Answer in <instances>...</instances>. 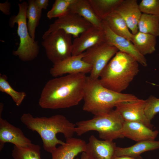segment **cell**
<instances>
[{"instance_id":"obj_1","label":"cell","mask_w":159,"mask_h":159,"mask_svg":"<svg viewBox=\"0 0 159 159\" xmlns=\"http://www.w3.org/2000/svg\"><path fill=\"white\" fill-rule=\"evenodd\" d=\"M85 74H67L49 80L41 93L39 106L44 109H57L78 105L83 99Z\"/></svg>"},{"instance_id":"obj_2","label":"cell","mask_w":159,"mask_h":159,"mask_svg":"<svg viewBox=\"0 0 159 159\" xmlns=\"http://www.w3.org/2000/svg\"><path fill=\"white\" fill-rule=\"evenodd\" d=\"M22 123L29 130L37 132L43 142V147L51 153L57 145L65 142L58 139L57 134L62 133L66 139L72 137L76 125L64 115L57 114L49 117H34L29 113H24L20 117Z\"/></svg>"},{"instance_id":"obj_3","label":"cell","mask_w":159,"mask_h":159,"mask_svg":"<svg viewBox=\"0 0 159 159\" xmlns=\"http://www.w3.org/2000/svg\"><path fill=\"white\" fill-rule=\"evenodd\" d=\"M138 99L133 94L117 92L107 89L102 85L99 79L87 76L82 109L94 116L99 115L110 111L120 102Z\"/></svg>"},{"instance_id":"obj_4","label":"cell","mask_w":159,"mask_h":159,"mask_svg":"<svg viewBox=\"0 0 159 159\" xmlns=\"http://www.w3.org/2000/svg\"><path fill=\"white\" fill-rule=\"evenodd\" d=\"M138 63L130 55L118 51L101 72L100 82L107 88L121 93L138 73Z\"/></svg>"},{"instance_id":"obj_5","label":"cell","mask_w":159,"mask_h":159,"mask_svg":"<svg viewBox=\"0 0 159 159\" xmlns=\"http://www.w3.org/2000/svg\"><path fill=\"white\" fill-rule=\"evenodd\" d=\"M125 121L115 109L107 113L94 116L92 119L76 123L75 133L81 135L91 131H95L103 140L113 141L122 138Z\"/></svg>"},{"instance_id":"obj_6","label":"cell","mask_w":159,"mask_h":159,"mask_svg":"<svg viewBox=\"0 0 159 159\" xmlns=\"http://www.w3.org/2000/svg\"><path fill=\"white\" fill-rule=\"evenodd\" d=\"M28 4L25 1L19 3L18 14L10 17L9 25L11 27L17 24V34L20 43L17 49L13 51V54L24 62L32 61L38 56L39 47L37 42L34 40L30 36L27 26L26 12Z\"/></svg>"},{"instance_id":"obj_7","label":"cell","mask_w":159,"mask_h":159,"mask_svg":"<svg viewBox=\"0 0 159 159\" xmlns=\"http://www.w3.org/2000/svg\"><path fill=\"white\" fill-rule=\"evenodd\" d=\"M42 39L47 56L53 64L72 55V36L63 30L51 32Z\"/></svg>"},{"instance_id":"obj_8","label":"cell","mask_w":159,"mask_h":159,"mask_svg":"<svg viewBox=\"0 0 159 159\" xmlns=\"http://www.w3.org/2000/svg\"><path fill=\"white\" fill-rule=\"evenodd\" d=\"M118 50L107 42L96 45L85 52L83 60L92 66L89 76L93 79H98L100 74Z\"/></svg>"},{"instance_id":"obj_9","label":"cell","mask_w":159,"mask_h":159,"mask_svg":"<svg viewBox=\"0 0 159 159\" xmlns=\"http://www.w3.org/2000/svg\"><path fill=\"white\" fill-rule=\"evenodd\" d=\"M92 26L78 14L69 12L58 18L53 23L50 24L49 28L44 34L42 37L51 32L61 29L76 38Z\"/></svg>"},{"instance_id":"obj_10","label":"cell","mask_w":159,"mask_h":159,"mask_svg":"<svg viewBox=\"0 0 159 159\" xmlns=\"http://www.w3.org/2000/svg\"><path fill=\"white\" fill-rule=\"evenodd\" d=\"M85 55L84 52L77 55H72L54 64L49 71L50 75L55 78L66 74L90 73L92 67L83 60Z\"/></svg>"},{"instance_id":"obj_11","label":"cell","mask_w":159,"mask_h":159,"mask_svg":"<svg viewBox=\"0 0 159 159\" xmlns=\"http://www.w3.org/2000/svg\"><path fill=\"white\" fill-rule=\"evenodd\" d=\"M102 27L105 33L106 42L115 47L119 51L130 55L142 66H147L145 57L138 51L131 41L114 33L104 20L102 21Z\"/></svg>"},{"instance_id":"obj_12","label":"cell","mask_w":159,"mask_h":159,"mask_svg":"<svg viewBox=\"0 0 159 159\" xmlns=\"http://www.w3.org/2000/svg\"><path fill=\"white\" fill-rule=\"evenodd\" d=\"M145 100L138 99L135 101L120 102L116 105L115 110L125 121L140 122L152 129L153 125L145 114Z\"/></svg>"},{"instance_id":"obj_13","label":"cell","mask_w":159,"mask_h":159,"mask_svg":"<svg viewBox=\"0 0 159 159\" xmlns=\"http://www.w3.org/2000/svg\"><path fill=\"white\" fill-rule=\"evenodd\" d=\"M105 42L102 27L92 26L74 39L72 42V55L79 54L96 45Z\"/></svg>"},{"instance_id":"obj_14","label":"cell","mask_w":159,"mask_h":159,"mask_svg":"<svg viewBox=\"0 0 159 159\" xmlns=\"http://www.w3.org/2000/svg\"><path fill=\"white\" fill-rule=\"evenodd\" d=\"M7 143L21 147H26L32 143L31 141L25 136L20 129L12 125L0 116V151Z\"/></svg>"},{"instance_id":"obj_15","label":"cell","mask_w":159,"mask_h":159,"mask_svg":"<svg viewBox=\"0 0 159 159\" xmlns=\"http://www.w3.org/2000/svg\"><path fill=\"white\" fill-rule=\"evenodd\" d=\"M117 147L113 141L100 140L91 135L86 143L85 152L90 159H112Z\"/></svg>"},{"instance_id":"obj_16","label":"cell","mask_w":159,"mask_h":159,"mask_svg":"<svg viewBox=\"0 0 159 159\" xmlns=\"http://www.w3.org/2000/svg\"><path fill=\"white\" fill-rule=\"evenodd\" d=\"M115 11L125 20L132 34L138 32V24L142 14L136 0H122Z\"/></svg>"},{"instance_id":"obj_17","label":"cell","mask_w":159,"mask_h":159,"mask_svg":"<svg viewBox=\"0 0 159 159\" xmlns=\"http://www.w3.org/2000/svg\"><path fill=\"white\" fill-rule=\"evenodd\" d=\"M159 133L143 123L137 122L125 121L122 134L126 137L137 142L145 140H154Z\"/></svg>"},{"instance_id":"obj_18","label":"cell","mask_w":159,"mask_h":159,"mask_svg":"<svg viewBox=\"0 0 159 159\" xmlns=\"http://www.w3.org/2000/svg\"><path fill=\"white\" fill-rule=\"evenodd\" d=\"M86 143L84 140L73 137L66 139L51 153L52 159H74L80 153L85 152Z\"/></svg>"},{"instance_id":"obj_19","label":"cell","mask_w":159,"mask_h":159,"mask_svg":"<svg viewBox=\"0 0 159 159\" xmlns=\"http://www.w3.org/2000/svg\"><path fill=\"white\" fill-rule=\"evenodd\" d=\"M69 12L78 14L92 26L102 28V20L96 14L88 0H75L70 6Z\"/></svg>"},{"instance_id":"obj_20","label":"cell","mask_w":159,"mask_h":159,"mask_svg":"<svg viewBox=\"0 0 159 159\" xmlns=\"http://www.w3.org/2000/svg\"><path fill=\"white\" fill-rule=\"evenodd\" d=\"M159 148V141L145 140L137 142L134 145L126 148L117 147L115 155H127L131 156H140L145 152Z\"/></svg>"},{"instance_id":"obj_21","label":"cell","mask_w":159,"mask_h":159,"mask_svg":"<svg viewBox=\"0 0 159 159\" xmlns=\"http://www.w3.org/2000/svg\"><path fill=\"white\" fill-rule=\"evenodd\" d=\"M131 42L138 51L142 55L151 54L156 50V37L138 32L133 35Z\"/></svg>"},{"instance_id":"obj_22","label":"cell","mask_w":159,"mask_h":159,"mask_svg":"<svg viewBox=\"0 0 159 159\" xmlns=\"http://www.w3.org/2000/svg\"><path fill=\"white\" fill-rule=\"evenodd\" d=\"M104 20L114 33L132 41L133 34L125 20L117 12L114 11Z\"/></svg>"},{"instance_id":"obj_23","label":"cell","mask_w":159,"mask_h":159,"mask_svg":"<svg viewBox=\"0 0 159 159\" xmlns=\"http://www.w3.org/2000/svg\"><path fill=\"white\" fill-rule=\"evenodd\" d=\"M97 15L102 20L113 12L122 0H88Z\"/></svg>"},{"instance_id":"obj_24","label":"cell","mask_w":159,"mask_h":159,"mask_svg":"<svg viewBox=\"0 0 159 159\" xmlns=\"http://www.w3.org/2000/svg\"><path fill=\"white\" fill-rule=\"evenodd\" d=\"M138 27L139 32L159 37V16L142 13Z\"/></svg>"},{"instance_id":"obj_25","label":"cell","mask_w":159,"mask_h":159,"mask_svg":"<svg viewBox=\"0 0 159 159\" xmlns=\"http://www.w3.org/2000/svg\"><path fill=\"white\" fill-rule=\"evenodd\" d=\"M28 2L26 12L27 26L30 36L35 41V30L39 23L42 10L37 7L34 0H29Z\"/></svg>"},{"instance_id":"obj_26","label":"cell","mask_w":159,"mask_h":159,"mask_svg":"<svg viewBox=\"0 0 159 159\" xmlns=\"http://www.w3.org/2000/svg\"><path fill=\"white\" fill-rule=\"evenodd\" d=\"M40 149L39 145L32 143L25 147L14 146L12 156L14 159H41Z\"/></svg>"},{"instance_id":"obj_27","label":"cell","mask_w":159,"mask_h":159,"mask_svg":"<svg viewBox=\"0 0 159 159\" xmlns=\"http://www.w3.org/2000/svg\"><path fill=\"white\" fill-rule=\"evenodd\" d=\"M7 77L5 74L0 75V91L9 95L17 106H20L26 96L24 92L15 90L7 81Z\"/></svg>"},{"instance_id":"obj_28","label":"cell","mask_w":159,"mask_h":159,"mask_svg":"<svg viewBox=\"0 0 159 159\" xmlns=\"http://www.w3.org/2000/svg\"><path fill=\"white\" fill-rule=\"evenodd\" d=\"M75 0H56L51 9L47 13V17L49 19L59 18L69 12L70 6Z\"/></svg>"},{"instance_id":"obj_29","label":"cell","mask_w":159,"mask_h":159,"mask_svg":"<svg viewBox=\"0 0 159 159\" xmlns=\"http://www.w3.org/2000/svg\"><path fill=\"white\" fill-rule=\"evenodd\" d=\"M145 112L147 118L151 121L159 113V98L150 96L145 100Z\"/></svg>"},{"instance_id":"obj_30","label":"cell","mask_w":159,"mask_h":159,"mask_svg":"<svg viewBox=\"0 0 159 159\" xmlns=\"http://www.w3.org/2000/svg\"><path fill=\"white\" fill-rule=\"evenodd\" d=\"M139 7L142 13L159 16V0H142Z\"/></svg>"},{"instance_id":"obj_31","label":"cell","mask_w":159,"mask_h":159,"mask_svg":"<svg viewBox=\"0 0 159 159\" xmlns=\"http://www.w3.org/2000/svg\"><path fill=\"white\" fill-rule=\"evenodd\" d=\"M11 4L7 0L5 2L0 3V10L5 15H9L10 14Z\"/></svg>"},{"instance_id":"obj_32","label":"cell","mask_w":159,"mask_h":159,"mask_svg":"<svg viewBox=\"0 0 159 159\" xmlns=\"http://www.w3.org/2000/svg\"><path fill=\"white\" fill-rule=\"evenodd\" d=\"M34 1L37 7L41 10L46 9L49 3L48 0H35Z\"/></svg>"},{"instance_id":"obj_33","label":"cell","mask_w":159,"mask_h":159,"mask_svg":"<svg viewBox=\"0 0 159 159\" xmlns=\"http://www.w3.org/2000/svg\"><path fill=\"white\" fill-rule=\"evenodd\" d=\"M112 159H144L140 155L133 157L127 155L116 156L114 155Z\"/></svg>"},{"instance_id":"obj_34","label":"cell","mask_w":159,"mask_h":159,"mask_svg":"<svg viewBox=\"0 0 159 159\" xmlns=\"http://www.w3.org/2000/svg\"><path fill=\"white\" fill-rule=\"evenodd\" d=\"M81 153L80 158H77L76 159H90L85 152Z\"/></svg>"}]
</instances>
